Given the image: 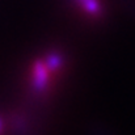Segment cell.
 <instances>
[{
	"label": "cell",
	"instance_id": "cell-2",
	"mask_svg": "<svg viewBox=\"0 0 135 135\" xmlns=\"http://www.w3.org/2000/svg\"><path fill=\"white\" fill-rule=\"evenodd\" d=\"M60 66H62V58L56 54H51L46 60V67L49 68V71H55Z\"/></svg>",
	"mask_w": 135,
	"mask_h": 135
},
{
	"label": "cell",
	"instance_id": "cell-3",
	"mask_svg": "<svg viewBox=\"0 0 135 135\" xmlns=\"http://www.w3.org/2000/svg\"><path fill=\"white\" fill-rule=\"evenodd\" d=\"M76 1H78V3L80 4V5H83V4H84V3H85L87 0H76Z\"/></svg>",
	"mask_w": 135,
	"mask_h": 135
},
{
	"label": "cell",
	"instance_id": "cell-1",
	"mask_svg": "<svg viewBox=\"0 0 135 135\" xmlns=\"http://www.w3.org/2000/svg\"><path fill=\"white\" fill-rule=\"evenodd\" d=\"M49 84V68L42 62H36L33 70V85L37 90H44Z\"/></svg>",
	"mask_w": 135,
	"mask_h": 135
}]
</instances>
